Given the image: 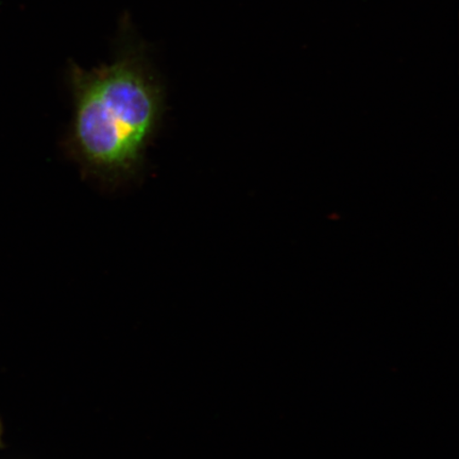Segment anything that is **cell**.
Masks as SVG:
<instances>
[{
	"label": "cell",
	"instance_id": "6da1fadb",
	"mask_svg": "<svg viewBox=\"0 0 459 459\" xmlns=\"http://www.w3.org/2000/svg\"><path fill=\"white\" fill-rule=\"evenodd\" d=\"M73 118L63 147L86 179L118 187L142 174L165 113V89L128 15L115 56L85 70L70 61Z\"/></svg>",
	"mask_w": 459,
	"mask_h": 459
}]
</instances>
